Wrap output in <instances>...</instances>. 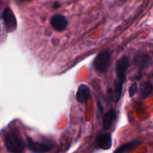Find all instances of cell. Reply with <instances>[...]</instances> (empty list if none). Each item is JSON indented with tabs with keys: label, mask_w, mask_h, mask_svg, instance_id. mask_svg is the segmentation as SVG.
I'll return each mask as SVG.
<instances>
[{
	"label": "cell",
	"mask_w": 153,
	"mask_h": 153,
	"mask_svg": "<svg viewBox=\"0 0 153 153\" xmlns=\"http://www.w3.org/2000/svg\"><path fill=\"white\" fill-rule=\"evenodd\" d=\"M153 92V85L149 82H146L142 85L140 89V97L146 99Z\"/></svg>",
	"instance_id": "8fae6325"
},
{
	"label": "cell",
	"mask_w": 153,
	"mask_h": 153,
	"mask_svg": "<svg viewBox=\"0 0 153 153\" xmlns=\"http://www.w3.org/2000/svg\"><path fill=\"white\" fill-rule=\"evenodd\" d=\"M129 66V59L127 56H123L117 61L116 64L117 79L114 85L115 100L117 102L122 95L123 87L126 79V73Z\"/></svg>",
	"instance_id": "6da1fadb"
},
{
	"label": "cell",
	"mask_w": 153,
	"mask_h": 153,
	"mask_svg": "<svg viewBox=\"0 0 153 153\" xmlns=\"http://www.w3.org/2000/svg\"><path fill=\"white\" fill-rule=\"evenodd\" d=\"M97 146L102 149H109L112 146V139L110 134H102L96 139Z\"/></svg>",
	"instance_id": "ba28073f"
},
{
	"label": "cell",
	"mask_w": 153,
	"mask_h": 153,
	"mask_svg": "<svg viewBox=\"0 0 153 153\" xmlns=\"http://www.w3.org/2000/svg\"><path fill=\"white\" fill-rule=\"evenodd\" d=\"M137 91V83H134L131 85L129 88V96L130 97H134Z\"/></svg>",
	"instance_id": "7c38bea8"
},
{
	"label": "cell",
	"mask_w": 153,
	"mask_h": 153,
	"mask_svg": "<svg viewBox=\"0 0 153 153\" xmlns=\"http://www.w3.org/2000/svg\"><path fill=\"white\" fill-rule=\"evenodd\" d=\"M60 6V4L59 3H55V6H54V7H58Z\"/></svg>",
	"instance_id": "4fadbf2b"
},
{
	"label": "cell",
	"mask_w": 153,
	"mask_h": 153,
	"mask_svg": "<svg viewBox=\"0 0 153 153\" xmlns=\"http://www.w3.org/2000/svg\"><path fill=\"white\" fill-rule=\"evenodd\" d=\"M2 18L6 29L8 32H12L16 30V26H17L16 19L11 9L9 7L4 9L2 13Z\"/></svg>",
	"instance_id": "277c9868"
},
{
	"label": "cell",
	"mask_w": 153,
	"mask_h": 153,
	"mask_svg": "<svg viewBox=\"0 0 153 153\" xmlns=\"http://www.w3.org/2000/svg\"><path fill=\"white\" fill-rule=\"evenodd\" d=\"M141 143L140 140H134V141H130L128 143H125V144L122 145L120 147L115 150V152H128V151L132 150V149L137 148L139 145Z\"/></svg>",
	"instance_id": "30bf717a"
},
{
	"label": "cell",
	"mask_w": 153,
	"mask_h": 153,
	"mask_svg": "<svg viewBox=\"0 0 153 153\" xmlns=\"http://www.w3.org/2000/svg\"><path fill=\"white\" fill-rule=\"evenodd\" d=\"M91 97V89L86 85H81L76 93V99L80 103H85Z\"/></svg>",
	"instance_id": "52a82bcc"
},
{
	"label": "cell",
	"mask_w": 153,
	"mask_h": 153,
	"mask_svg": "<svg viewBox=\"0 0 153 153\" xmlns=\"http://www.w3.org/2000/svg\"><path fill=\"white\" fill-rule=\"evenodd\" d=\"M27 146L31 152L37 153L47 152L52 149V144L34 141L31 137H27Z\"/></svg>",
	"instance_id": "5b68a950"
},
{
	"label": "cell",
	"mask_w": 153,
	"mask_h": 153,
	"mask_svg": "<svg viewBox=\"0 0 153 153\" xmlns=\"http://www.w3.org/2000/svg\"><path fill=\"white\" fill-rule=\"evenodd\" d=\"M4 145L9 152L19 153L25 149V144L18 134L11 133L6 135L4 138Z\"/></svg>",
	"instance_id": "7a4b0ae2"
},
{
	"label": "cell",
	"mask_w": 153,
	"mask_h": 153,
	"mask_svg": "<svg viewBox=\"0 0 153 153\" xmlns=\"http://www.w3.org/2000/svg\"><path fill=\"white\" fill-rule=\"evenodd\" d=\"M110 52L103 51L99 53L94 61V68L100 73H105L108 68L111 62Z\"/></svg>",
	"instance_id": "3957f363"
},
{
	"label": "cell",
	"mask_w": 153,
	"mask_h": 153,
	"mask_svg": "<svg viewBox=\"0 0 153 153\" xmlns=\"http://www.w3.org/2000/svg\"><path fill=\"white\" fill-rule=\"evenodd\" d=\"M23 1H30V0H23Z\"/></svg>",
	"instance_id": "5bb4252c"
},
{
	"label": "cell",
	"mask_w": 153,
	"mask_h": 153,
	"mask_svg": "<svg viewBox=\"0 0 153 153\" xmlns=\"http://www.w3.org/2000/svg\"><path fill=\"white\" fill-rule=\"evenodd\" d=\"M117 117V113L115 111V110L111 109L109 111H108L105 114V115L104 116L102 119V125L103 128L105 129H108L111 126H112V123L114 121V120Z\"/></svg>",
	"instance_id": "9c48e42d"
},
{
	"label": "cell",
	"mask_w": 153,
	"mask_h": 153,
	"mask_svg": "<svg viewBox=\"0 0 153 153\" xmlns=\"http://www.w3.org/2000/svg\"><path fill=\"white\" fill-rule=\"evenodd\" d=\"M51 25L58 31H63L67 28L68 21L65 16L62 14H55L51 18Z\"/></svg>",
	"instance_id": "8992f818"
}]
</instances>
